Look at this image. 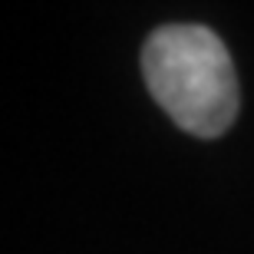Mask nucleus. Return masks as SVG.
<instances>
[{
	"mask_svg": "<svg viewBox=\"0 0 254 254\" xmlns=\"http://www.w3.org/2000/svg\"><path fill=\"white\" fill-rule=\"evenodd\" d=\"M142 73L155 103L191 135L215 139L238 116V76L225 43L201 23H169L145 40Z\"/></svg>",
	"mask_w": 254,
	"mask_h": 254,
	"instance_id": "nucleus-1",
	"label": "nucleus"
}]
</instances>
